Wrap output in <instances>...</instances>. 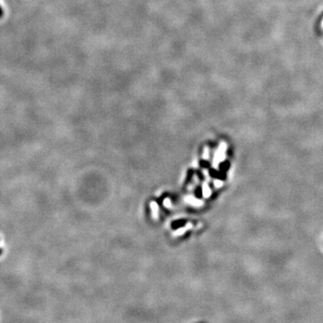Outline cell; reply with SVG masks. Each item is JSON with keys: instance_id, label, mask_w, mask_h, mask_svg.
<instances>
[{"instance_id": "obj_2", "label": "cell", "mask_w": 323, "mask_h": 323, "mask_svg": "<svg viewBox=\"0 0 323 323\" xmlns=\"http://www.w3.org/2000/svg\"><path fill=\"white\" fill-rule=\"evenodd\" d=\"M149 206H150L153 219V220H158L159 219V213H160V207H159L158 204L155 201H151Z\"/></svg>"}, {"instance_id": "obj_5", "label": "cell", "mask_w": 323, "mask_h": 323, "mask_svg": "<svg viewBox=\"0 0 323 323\" xmlns=\"http://www.w3.org/2000/svg\"><path fill=\"white\" fill-rule=\"evenodd\" d=\"M211 194V190L209 189V186L207 182L203 184V196L204 198H209Z\"/></svg>"}, {"instance_id": "obj_3", "label": "cell", "mask_w": 323, "mask_h": 323, "mask_svg": "<svg viewBox=\"0 0 323 323\" xmlns=\"http://www.w3.org/2000/svg\"><path fill=\"white\" fill-rule=\"evenodd\" d=\"M192 228H193L192 224H191V223H188L184 227L179 228V229H177L176 231H174V232L173 233V237H176V236L183 235L187 231H189V230H190V229H192Z\"/></svg>"}, {"instance_id": "obj_6", "label": "cell", "mask_w": 323, "mask_h": 323, "mask_svg": "<svg viewBox=\"0 0 323 323\" xmlns=\"http://www.w3.org/2000/svg\"><path fill=\"white\" fill-rule=\"evenodd\" d=\"M164 206L166 207V208H168V209H171L172 208V207H173V205H172V201H171V199H169V198H166V199H164Z\"/></svg>"}, {"instance_id": "obj_7", "label": "cell", "mask_w": 323, "mask_h": 323, "mask_svg": "<svg viewBox=\"0 0 323 323\" xmlns=\"http://www.w3.org/2000/svg\"><path fill=\"white\" fill-rule=\"evenodd\" d=\"M208 157H209V148H208L207 146H206V147H205V149H204L203 158H204V160H207V159H208Z\"/></svg>"}, {"instance_id": "obj_4", "label": "cell", "mask_w": 323, "mask_h": 323, "mask_svg": "<svg viewBox=\"0 0 323 323\" xmlns=\"http://www.w3.org/2000/svg\"><path fill=\"white\" fill-rule=\"evenodd\" d=\"M184 199H185V202H186V203H188V204H190V205H191V206H193V207H201V206H203V204H204L202 200L197 199H195V198L192 197V196H187Z\"/></svg>"}, {"instance_id": "obj_11", "label": "cell", "mask_w": 323, "mask_h": 323, "mask_svg": "<svg viewBox=\"0 0 323 323\" xmlns=\"http://www.w3.org/2000/svg\"><path fill=\"white\" fill-rule=\"evenodd\" d=\"M322 27H323V20H322Z\"/></svg>"}, {"instance_id": "obj_9", "label": "cell", "mask_w": 323, "mask_h": 323, "mask_svg": "<svg viewBox=\"0 0 323 323\" xmlns=\"http://www.w3.org/2000/svg\"><path fill=\"white\" fill-rule=\"evenodd\" d=\"M2 16H3V10H2L1 7H0V18L2 17Z\"/></svg>"}, {"instance_id": "obj_10", "label": "cell", "mask_w": 323, "mask_h": 323, "mask_svg": "<svg viewBox=\"0 0 323 323\" xmlns=\"http://www.w3.org/2000/svg\"><path fill=\"white\" fill-rule=\"evenodd\" d=\"M2 253H3V249L0 248V255H2Z\"/></svg>"}, {"instance_id": "obj_8", "label": "cell", "mask_w": 323, "mask_h": 323, "mask_svg": "<svg viewBox=\"0 0 323 323\" xmlns=\"http://www.w3.org/2000/svg\"><path fill=\"white\" fill-rule=\"evenodd\" d=\"M222 184H223V182H220V181H216V182H215V186H216V188H219Z\"/></svg>"}, {"instance_id": "obj_1", "label": "cell", "mask_w": 323, "mask_h": 323, "mask_svg": "<svg viewBox=\"0 0 323 323\" xmlns=\"http://www.w3.org/2000/svg\"><path fill=\"white\" fill-rule=\"evenodd\" d=\"M225 144L224 143H221L217 152L215 153V159H214V163H213V167L216 168L218 167V164L221 161H223L224 159V151H225Z\"/></svg>"}]
</instances>
